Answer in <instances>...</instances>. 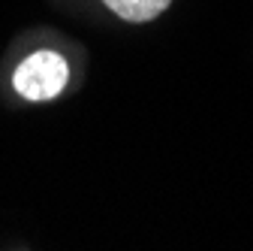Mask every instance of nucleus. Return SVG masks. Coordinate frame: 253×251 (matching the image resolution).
I'll use <instances>...</instances> for the list:
<instances>
[{
    "label": "nucleus",
    "instance_id": "nucleus-1",
    "mask_svg": "<svg viewBox=\"0 0 253 251\" xmlns=\"http://www.w3.org/2000/svg\"><path fill=\"white\" fill-rule=\"evenodd\" d=\"M67 82H70V64L63 61V55L48 52V49L27 55L18 64L15 76H12L15 91L30 103L54 100L57 94L67 88Z\"/></svg>",
    "mask_w": 253,
    "mask_h": 251
},
{
    "label": "nucleus",
    "instance_id": "nucleus-2",
    "mask_svg": "<svg viewBox=\"0 0 253 251\" xmlns=\"http://www.w3.org/2000/svg\"><path fill=\"white\" fill-rule=\"evenodd\" d=\"M103 3L124 21L145 24V21H154L157 15H163L172 0H103Z\"/></svg>",
    "mask_w": 253,
    "mask_h": 251
}]
</instances>
